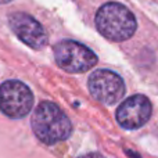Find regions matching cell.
Masks as SVG:
<instances>
[{"mask_svg": "<svg viewBox=\"0 0 158 158\" xmlns=\"http://www.w3.org/2000/svg\"><path fill=\"white\" fill-rule=\"evenodd\" d=\"M32 129L39 140L46 144H56L68 139L72 125L60 107L50 101H43L33 112Z\"/></svg>", "mask_w": 158, "mask_h": 158, "instance_id": "cell-1", "label": "cell"}, {"mask_svg": "<svg viewBox=\"0 0 158 158\" xmlns=\"http://www.w3.org/2000/svg\"><path fill=\"white\" fill-rule=\"evenodd\" d=\"M96 27L104 38L114 42H123L136 31V18L125 6L107 3L96 14Z\"/></svg>", "mask_w": 158, "mask_h": 158, "instance_id": "cell-2", "label": "cell"}, {"mask_svg": "<svg viewBox=\"0 0 158 158\" xmlns=\"http://www.w3.org/2000/svg\"><path fill=\"white\" fill-rule=\"evenodd\" d=\"M54 57L64 71L78 74L93 68L97 63L96 54L85 44L75 40H63L54 46Z\"/></svg>", "mask_w": 158, "mask_h": 158, "instance_id": "cell-3", "label": "cell"}, {"mask_svg": "<svg viewBox=\"0 0 158 158\" xmlns=\"http://www.w3.org/2000/svg\"><path fill=\"white\" fill-rule=\"evenodd\" d=\"M33 106L29 87L19 81H7L0 85V110L7 117L24 118Z\"/></svg>", "mask_w": 158, "mask_h": 158, "instance_id": "cell-4", "label": "cell"}, {"mask_svg": "<svg viewBox=\"0 0 158 158\" xmlns=\"http://www.w3.org/2000/svg\"><path fill=\"white\" fill-rule=\"evenodd\" d=\"M89 90L97 101L111 106L123 97L125 83L114 71L97 69L89 78Z\"/></svg>", "mask_w": 158, "mask_h": 158, "instance_id": "cell-5", "label": "cell"}, {"mask_svg": "<svg viewBox=\"0 0 158 158\" xmlns=\"http://www.w3.org/2000/svg\"><path fill=\"white\" fill-rule=\"evenodd\" d=\"M151 103L146 96L135 94L126 98L117 110V121L125 129H139L150 119Z\"/></svg>", "mask_w": 158, "mask_h": 158, "instance_id": "cell-6", "label": "cell"}, {"mask_svg": "<svg viewBox=\"0 0 158 158\" xmlns=\"http://www.w3.org/2000/svg\"><path fill=\"white\" fill-rule=\"evenodd\" d=\"M11 29L17 36L32 49H42L47 42L43 27L33 17L25 13H14L8 18Z\"/></svg>", "mask_w": 158, "mask_h": 158, "instance_id": "cell-7", "label": "cell"}, {"mask_svg": "<svg viewBox=\"0 0 158 158\" xmlns=\"http://www.w3.org/2000/svg\"><path fill=\"white\" fill-rule=\"evenodd\" d=\"M79 158H104L101 154H97V153H92V154H86V156H82Z\"/></svg>", "mask_w": 158, "mask_h": 158, "instance_id": "cell-8", "label": "cell"}, {"mask_svg": "<svg viewBox=\"0 0 158 158\" xmlns=\"http://www.w3.org/2000/svg\"><path fill=\"white\" fill-rule=\"evenodd\" d=\"M13 0H0V4H6V3H10Z\"/></svg>", "mask_w": 158, "mask_h": 158, "instance_id": "cell-9", "label": "cell"}]
</instances>
